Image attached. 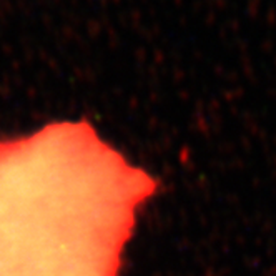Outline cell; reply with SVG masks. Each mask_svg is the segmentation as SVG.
<instances>
[{"mask_svg": "<svg viewBox=\"0 0 276 276\" xmlns=\"http://www.w3.org/2000/svg\"><path fill=\"white\" fill-rule=\"evenodd\" d=\"M22 158L24 140L0 143V276H45V261H59L57 256H43L45 248L70 246V243H57V240L43 243L45 236L68 230H43L45 223L32 230V225L47 216H42V212L32 216V203L27 200L32 191L19 190Z\"/></svg>", "mask_w": 276, "mask_h": 276, "instance_id": "6da1fadb", "label": "cell"}]
</instances>
